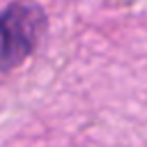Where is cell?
Masks as SVG:
<instances>
[{
    "label": "cell",
    "instance_id": "6da1fadb",
    "mask_svg": "<svg viewBox=\"0 0 147 147\" xmlns=\"http://www.w3.org/2000/svg\"><path fill=\"white\" fill-rule=\"evenodd\" d=\"M46 32V16L41 7L30 2H14L0 11V74L18 67L32 55Z\"/></svg>",
    "mask_w": 147,
    "mask_h": 147
}]
</instances>
